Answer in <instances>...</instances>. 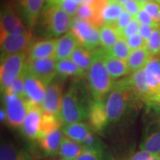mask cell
<instances>
[{"mask_svg":"<svg viewBox=\"0 0 160 160\" xmlns=\"http://www.w3.org/2000/svg\"><path fill=\"white\" fill-rule=\"evenodd\" d=\"M142 8L147 12L153 19L159 25V17L160 14V4L157 1H152L143 4Z\"/></svg>","mask_w":160,"mask_h":160,"instance_id":"38","label":"cell"},{"mask_svg":"<svg viewBox=\"0 0 160 160\" xmlns=\"http://www.w3.org/2000/svg\"><path fill=\"white\" fill-rule=\"evenodd\" d=\"M134 19V17H133L131 14H129L128 12L124 11L122 13L121 16L119 17V19H117V22L115 24L116 28H117L118 32L119 33L120 36H121V33L122 32L124 29L125 28V27L128 24L131 22Z\"/></svg>","mask_w":160,"mask_h":160,"instance_id":"43","label":"cell"},{"mask_svg":"<svg viewBox=\"0 0 160 160\" xmlns=\"http://www.w3.org/2000/svg\"><path fill=\"white\" fill-rule=\"evenodd\" d=\"M142 5L140 4L137 0H128L123 5L125 11L128 12L133 17H136L139 11L142 9Z\"/></svg>","mask_w":160,"mask_h":160,"instance_id":"44","label":"cell"},{"mask_svg":"<svg viewBox=\"0 0 160 160\" xmlns=\"http://www.w3.org/2000/svg\"><path fill=\"white\" fill-rule=\"evenodd\" d=\"M151 157V153L145 151L140 150L139 151L133 153L125 160H149Z\"/></svg>","mask_w":160,"mask_h":160,"instance_id":"46","label":"cell"},{"mask_svg":"<svg viewBox=\"0 0 160 160\" xmlns=\"http://www.w3.org/2000/svg\"><path fill=\"white\" fill-rule=\"evenodd\" d=\"M0 160H33V157L27 150L20 148L9 142L1 143Z\"/></svg>","mask_w":160,"mask_h":160,"instance_id":"23","label":"cell"},{"mask_svg":"<svg viewBox=\"0 0 160 160\" xmlns=\"http://www.w3.org/2000/svg\"><path fill=\"white\" fill-rule=\"evenodd\" d=\"M79 88L77 84H73L63 95L59 115L62 126L88 119L92 100L88 99Z\"/></svg>","mask_w":160,"mask_h":160,"instance_id":"2","label":"cell"},{"mask_svg":"<svg viewBox=\"0 0 160 160\" xmlns=\"http://www.w3.org/2000/svg\"><path fill=\"white\" fill-rule=\"evenodd\" d=\"M70 29L79 45L90 51H93L101 46L99 28L97 26L74 17L72 19Z\"/></svg>","mask_w":160,"mask_h":160,"instance_id":"7","label":"cell"},{"mask_svg":"<svg viewBox=\"0 0 160 160\" xmlns=\"http://www.w3.org/2000/svg\"><path fill=\"white\" fill-rule=\"evenodd\" d=\"M105 51L107 53H108L112 57L125 60V61H127L132 52L128 45L126 39L122 37L119 38L113 47L108 50H105Z\"/></svg>","mask_w":160,"mask_h":160,"instance_id":"33","label":"cell"},{"mask_svg":"<svg viewBox=\"0 0 160 160\" xmlns=\"http://www.w3.org/2000/svg\"><path fill=\"white\" fill-rule=\"evenodd\" d=\"M135 19L137 20L138 22L140 25H151L154 26V27H158L159 26L158 24L153 19L151 16L146 12L145 10L142 8L136 16Z\"/></svg>","mask_w":160,"mask_h":160,"instance_id":"41","label":"cell"},{"mask_svg":"<svg viewBox=\"0 0 160 160\" xmlns=\"http://www.w3.org/2000/svg\"><path fill=\"white\" fill-rule=\"evenodd\" d=\"M47 2L58 5L71 17L77 16L79 5L71 0H48Z\"/></svg>","mask_w":160,"mask_h":160,"instance_id":"37","label":"cell"},{"mask_svg":"<svg viewBox=\"0 0 160 160\" xmlns=\"http://www.w3.org/2000/svg\"><path fill=\"white\" fill-rule=\"evenodd\" d=\"M62 131L65 137L80 144L83 142L90 132L93 131L89 124L83 122L64 125L62 127Z\"/></svg>","mask_w":160,"mask_h":160,"instance_id":"25","label":"cell"},{"mask_svg":"<svg viewBox=\"0 0 160 160\" xmlns=\"http://www.w3.org/2000/svg\"><path fill=\"white\" fill-rule=\"evenodd\" d=\"M99 33L101 46L105 50L113 47L121 37L117 28L113 25H103L99 28Z\"/></svg>","mask_w":160,"mask_h":160,"instance_id":"30","label":"cell"},{"mask_svg":"<svg viewBox=\"0 0 160 160\" xmlns=\"http://www.w3.org/2000/svg\"><path fill=\"white\" fill-rule=\"evenodd\" d=\"M149 160H160V155H152Z\"/></svg>","mask_w":160,"mask_h":160,"instance_id":"48","label":"cell"},{"mask_svg":"<svg viewBox=\"0 0 160 160\" xmlns=\"http://www.w3.org/2000/svg\"><path fill=\"white\" fill-rule=\"evenodd\" d=\"M88 124L92 131L96 133H102L106 128L109 125L108 118L106 112L105 99H92L89 107Z\"/></svg>","mask_w":160,"mask_h":160,"instance_id":"16","label":"cell"},{"mask_svg":"<svg viewBox=\"0 0 160 160\" xmlns=\"http://www.w3.org/2000/svg\"><path fill=\"white\" fill-rule=\"evenodd\" d=\"M137 102L128 89L124 78L114 82L105 99L109 125L122 121Z\"/></svg>","mask_w":160,"mask_h":160,"instance_id":"3","label":"cell"},{"mask_svg":"<svg viewBox=\"0 0 160 160\" xmlns=\"http://www.w3.org/2000/svg\"><path fill=\"white\" fill-rule=\"evenodd\" d=\"M0 120H1V123H7V113H6L5 109L2 107L0 110Z\"/></svg>","mask_w":160,"mask_h":160,"instance_id":"47","label":"cell"},{"mask_svg":"<svg viewBox=\"0 0 160 160\" xmlns=\"http://www.w3.org/2000/svg\"><path fill=\"white\" fill-rule=\"evenodd\" d=\"M70 59L83 71L88 72L93 61V52L84 46L79 45L73 52Z\"/></svg>","mask_w":160,"mask_h":160,"instance_id":"29","label":"cell"},{"mask_svg":"<svg viewBox=\"0 0 160 160\" xmlns=\"http://www.w3.org/2000/svg\"><path fill=\"white\" fill-rule=\"evenodd\" d=\"M144 73L149 90L148 102L157 103L160 96V57H152L144 68Z\"/></svg>","mask_w":160,"mask_h":160,"instance_id":"13","label":"cell"},{"mask_svg":"<svg viewBox=\"0 0 160 160\" xmlns=\"http://www.w3.org/2000/svg\"><path fill=\"white\" fill-rule=\"evenodd\" d=\"M46 89H47V86H45L41 80L31 74L28 71L27 66H25V91L26 102L28 103L42 107V104L45 98Z\"/></svg>","mask_w":160,"mask_h":160,"instance_id":"15","label":"cell"},{"mask_svg":"<svg viewBox=\"0 0 160 160\" xmlns=\"http://www.w3.org/2000/svg\"><path fill=\"white\" fill-rule=\"evenodd\" d=\"M125 11L123 5H120L117 2H108L105 6L102 11V19L103 25H115L117 19Z\"/></svg>","mask_w":160,"mask_h":160,"instance_id":"31","label":"cell"},{"mask_svg":"<svg viewBox=\"0 0 160 160\" xmlns=\"http://www.w3.org/2000/svg\"><path fill=\"white\" fill-rule=\"evenodd\" d=\"M71 1L74 2L78 4L79 5H81V4H82L84 2V0H71Z\"/></svg>","mask_w":160,"mask_h":160,"instance_id":"50","label":"cell"},{"mask_svg":"<svg viewBox=\"0 0 160 160\" xmlns=\"http://www.w3.org/2000/svg\"><path fill=\"white\" fill-rule=\"evenodd\" d=\"M104 62L108 71L113 81L125 77L131 73L127 61L117 59L107 53L105 51L104 56Z\"/></svg>","mask_w":160,"mask_h":160,"instance_id":"22","label":"cell"},{"mask_svg":"<svg viewBox=\"0 0 160 160\" xmlns=\"http://www.w3.org/2000/svg\"></svg>","mask_w":160,"mask_h":160,"instance_id":"57","label":"cell"},{"mask_svg":"<svg viewBox=\"0 0 160 160\" xmlns=\"http://www.w3.org/2000/svg\"><path fill=\"white\" fill-rule=\"evenodd\" d=\"M46 1H48V0H46Z\"/></svg>","mask_w":160,"mask_h":160,"instance_id":"56","label":"cell"},{"mask_svg":"<svg viewBox=\"0 0 160 160\" xmlns=\"http://www.w3.org/2000/svg\"><path fill=\"white\" fill-rule=\"evenodd\" d=\"M157 27L151 25H140L139 30V34L141 36L142 38L145 40L147 42L148 40L150 39L151 36L153 33V31Z\"/></svg>","mask_w":160,"mask_h":160,"instance_id":"45","label":"cell"},{"mask_svg":"<svg viewBox=\"0 0 160 160\" xmlns=\"http://www.w3.org/2000/svg\"><path fill=\"white\" fill-rule=\"evenodd\" d=\"M159 25L160 26V14H159Z\"/></svg>","mask_w":160,"mask_h":160,"instance_id":"54","label":"cell"},{"mask_svg":"<svg viewBox=\"0 0 160 160\" xmlns=\"http://www.w3.org/2000/svg\"><path fill=\"white\" fill-rule=\"evenodd\" d=\"M62 133V128L57 129L37 139L39 148L44 154L51 157L58 155L63 138Z\"/></svg>","mask_w":160,"mask_h":160,"instance_id":"20","label":"cell"},{"mask_svg":"<svg viewBox=\"0 0 160 160\" xmlns=\"http://www.w3.org/2000/svg\"><path fill=\"white\" fill-rule=\"evenodd\" d=\"M146 48L152 57H160V26L154 29L146 42Z\"/></svg>","mask_w":160,"mask_h":160,"instance_id":"35","label":"cell"},{"mask_svg":"<svg viewBox=\"0 0 160 160\" xmlns=\"http://www.w3.org/2000/svg\"><path fill=\"white\" fill-rule=\"evenodd\" d=\"M152 57H153L146 47L132 51L128 59H127V63L131 73L143 69Z\"/></svg>","mask_w":160,"mask_h":160,"instance_id":"27","label":"cell"},{"mask_svg":"<svg viewBox=\"0 0 160 160\" xmlns=\"http://www.w3.org/2000/svg\"><path fill=\"white\" fill-rule=\"evenodd\" d=\"M84 148L82 144L73 141L67 137H63L59 150V160H76L82 153Z\"/></svg>","mask_w":160,"mask_h":160,"instance_id":"24","label":"cell"},{"mask_svg":"<svg viewBox=\"0 0 160 160\" xmlns=\"http://www.w3.org/2000/svg\"><path fill=\"white\" fill-rule=\"evenodd\" d=\"M157 104H159V105H160V96H159V97L158 98V99H157Z\"/></svg>","mask_w":160,"mask_h":160,"instance_id":"53","label":"cell"},{"mask_svg":"<svg viewBox=\"0 0 160 160\" xmlns=\"http://www.w3.org/2000/svg\"><path fill=\"white\" fill-rule=\"evenodd\" d=\"M40 28L45 36L55 37L66 33L71 28L72 18L58 5L48 2L39 16Z\"/></svg>","mask_w":160,"mask_h":160,"instance_id":"5","label":"cell"},{"mask_svg":"<svg viewBox=\"0 0 160 160\" xmlns=\"http://www.w3.org/2000/svg\"><path fill=\"white\" fill-rule=\"evenodd\" d=\"M3 94V108L7 113V124L13 128L22 125L28 112V103L24 98L14 93Z\"/></svg>","mask_w":160,"mask_h":160,"instance_id":"8","label":"cell"},{"mask_svg":"<svg viewBox=\"0 0 160 160\" xmlns=\"http://www.w3.org/2000/svg\"><path fill=\"white\" fill-rule=\"evenodd\" d=\"M32 38L33 35L31 31L23 34L8 35L0 38L1 59L17 53H28Z\"/></svg>","mask_w":160,"mask_h":160,"instance_id":"10","label":"cell"},{"mask_svg":"<svg viewBox=\"0 0 160 160\" xmlns=\"http://www.w3.org/2000/svg\"><path fill=\"white\" fill-rule=\"evenodd\" d=\"M124 79L128 89L136 101L138 102H148L149 90L146 82L144 68L133 72L129 77Z\"/></svg>","mask_w":160,"mask_h":160,"instance_id":"14","label":"cell"},{"mask_svg":"<svg viewBox=\"0 0 160 160\" xmlns=\"http://www.w3.org/2000/svg\"><path fill=\"white\" fill-rule=\"evenodd\" d=\"M156 1H157L158 3H159V4H160V0H156Z\"/></svg>","mask_w":160,"mask_h":160,"instance_id":"55","label":"cell"},{"mask_svg":"<svg viewBox=\"0 0 160 160\" xmlns=\"http://www.w3.org/2000/svg\"><path fill=\"white\" fill-rule=\"evenodd\" d=\"M76 160H111L106 153L104 145L97 148H85Z\"/></svg>","mask_w":160,"mask_h":160,"instance_id":"34","label":"cell"},{"mask_svg":"<svg viewBox=\"0 0 160 160\" xmlns=\"http://www.w3.org/2000/svg\"><path fill=\"white\" fill-rule=\"evenodd\" d=\"M128 0H117V2L118 3H119L120 5H123L124 4H125L126 2H128Z\"/></svg>","mask_w":160,"mask_h":160,"instance_id":"51","label":"cell"},{"mask_svg":"<svg viewBox=\"0 0 160 160\" xmlns=\"http://www.w3.org/2000/svg\"><path fill=\"white\" fill-rule=\"evenodd\" d=\"M42 112L41 106L28 103L27 114L20 128L22 135L27 139L30 140L39 139Z\"/></svg>","mask_w":160,"mask_h":160,"instance_id":"12","label":"cell"},{"mask_svg":"<svg viewBox=\"0 0 160 160\" xmlns=\"http://www.w3.org/2000/svg\"><path fill=\"white\" fill-rule=\"evenodd\" d=\"M57 39H49L32 42L28 51V59L37 60L55 57Z\"/></svg>","mask_w":160,"mask_h":160,"instance_id":"18","label":"cell"},{"mask_svg":"<svg viewBox=\"0 0 160 160\" xmlns=\"http://www.w3.org/2000/svg\"><path fill=\"white\" fill-rule=\"evenodd\" d=\"M62 124L58 116L43 111L39 139L45 137L55 130L62 128Z\"/></svg>","mask_w":160,"mask_h":160,"instance_id":"32","label":"cell"},{"mask_svg":"<svg viewBox=\"0 0 160 160\" xmlns=\"http://www.w3.org/2000/svg\"><path fill=\"white\" fill-rule=\"evenodd\" d=\"M138 2L140 4H142V5H143V4H145L146 2H152V1H156V0H137Z\"/></svg>","mask_w":160,"mask_h":160,"instance_id":"49","label":"cell"},{"mask_svg":"<svg viewBox=\"0 0 160 160\" xmlns=\"http://www.w3.org/2000/svg\"><path fill=\"white\" fill-rule=\"evenodd\" d=\"M57 75L60 76L62 78H67L69 77L81 78L84 77L86 73L71 59L57 61Z\"/></svg>","mask_w":160,"mask_h":160,"instance_id":"28","label":"cell"},{"mask_svg":"<svg viewBox=\"0 0 160 160\" xmlns=\"http://www.w3.org/2000/svg\"><path fill=\"white\" fill-rule=\"evenodd\" d=\"M27 60L26 53H17L1 59L0 85L2 93H5L14 80L22 73Z\"/></svg>","mask_w":160,"mask_h":160,"instance_id":"6","label":"cell"},{"mask_svg":"<svg viewBox=\"0 0 160 160\" xmlns=\"http://www.w3.org/2000/svg\"><path fill=\"white\" fill-rule=\"evenodd\" d=\"M131 51L139 50L146 47V42L139 33L125 39Z\"/></svg>","mask_w":160,"mask_h":160,"instance_id":"39","label":"cell"},{"mask_svg":"<svg viewBox=\"0 0 160 160\" xmlns=\"http://www.w3.org/2000/svg\"><path fill=\"white\" fill-rule=\"evenodd\" d=\"M92 52L93 61L87 74L90 95L93 100H104L113 88L114 82L104 62L105 50L98 48Z\"/></svg>","mask_w":160,"mask_h":160,"instance_id":"1","label":"cell"},{"mask_svg":"<svg viewBox=\"0 0 160 160\" xmlns=\"http://www.w3.org/2000/svg\"><path fill=\"white\" fill-rule=\"evenodd\" d=\"M62 98V82L54 79L47 87L45 98L42 104V109L44 112H47L59 117Z\"/></svg>","mask_w":160,"mask_h":160,"instance_id":"17","label":"cell"},{"mask_svg":"<svg viewBox=\"0 0 160 160\" xmlns=\"http://www.w3.org/2000/svg\"><path fill=\"white\" fill-rule=\"evenodd\" d=\"M140 27V24L138 22L137 19H133L130 22L128 25L125 27V28L123 30L121 33V37H122L125 39H127L132 36L138 34L139 33V30Z\"/></svg>","mask_w":160,"mask_h":160,"instance_id":"40","label":"cell"},{"mask_svg":"<svg viewBox=\"0 0 160 160\" xmlns=\"http://www.w3.org/2000/svg\"><path fill=\"white\" fill-rule=\"evenodd\" d=\"M0 38L8 35L23 34L30 31L11 6L6 5L1 12Z\"/></svg>","mask_w":160,"mask_h":160,"instance_id":"11","label":"cell"},{"mask_svg":"<svg viewBox=\"0 0 160 160\" xmlns=\"http://www.w3.org/2000/svg\"><path fill=\"white\" fill-rule=\"evenodd\" d=\"M26 66V65H25ZM25 68L22 73L14 80L11 87L5 93H14L19 97L24 98L25 99Z\"/></svg>","mask_w":160,"mask_h":160,"instance_id":"36","label":"cell"},{"mask_svg":"<svg viewBox=\"0 0 160 160\" xmlns=\"http://www.w3.org/2000/svg\"><path fill=\"white\" fill-rule=\"evenodd\" d=\"M145 105L140 150L152 155H160V105L154 102Z\"/></svg>","mask_w":160,"mask_h":160,"instance_id":"4","label":"cell"},{"mask_svg":"<svg viewBox=\"0 0 160 160\" xmlns=\"http://www.w3.org/2000/svg\"><path fill=\"white\" fill-rule=\"evenodd\" d=\"M79 45L77 38L71 31L67 32L65 35L57 39L55 58L57 61L70 59L72 53Z\"/></svg>","mask_w":160,"mask_h":160,"instance_id":"21","label":"cell"},{"mask_svg":"<svg viewBox=\"0 0 160 160\" xmlns=\"http://www.w3.org/2000/svg\"><path fill=\"white\" fill-rule=\"evenodd\" d=\"M84 149L85 148H97L99 146L103 145V143L100 141L99 138L97 137L96 133L93 131L90 132L89 134L87 136L85 139L82 143Z\"/></svg>","mask_w":160,"mask_h":160,"instance_id":"42","label":"cell"},{"mask_svg":"<svg viewBox=\"0 0 160 160\" xmlns=\"http://www.w3.org/2000/svg\"><path fill=\"white\" fill-rule=\"evenodd\" d=\"M108 2H117V0H107Z\"/></svg>","mask_w":160,"mask_h":160,"instance_id":"52","label":"cell"},{"mask_svg":"<svg viewBox=\"0 0 160 160\" xmlns=\"http://www.w3.org/2000/svg\"><path fill=\"white\" fill-rule=\"evenodd\" d=\"M21 13L30 29L34 28L43 9L45 0H17Z\"/></svg>","mask_w":160,"mask_h":160,"instance_id":"19","label":"cell"},{"mask_svg":"<svg viewBox=\"0 0 160 160\" xmlns=\"http://www.w3.org/2000/svg\"><path fill=\"white\" fill-rule=\"evenodd\" d=\"M76 17L91 23L92 25L97 26L99 28L103 25L102 11L91 4L83 2L79 5Z\"/></svg>","mask_w":160,"mask_h":160,"instance_id":"26","label":"cell"},{"mask_svg":"<svg viewBox=\"0 0 160 160\" xmlns=\"http://www.w3.org/2000/svg\"><path fill=\"white\" fill-rule=\"evenodd\" d=\"M57 62L55 57L37 60L28 59L26 66L31 74L41 80L48 87L57 75Z\"/></svg>","mask_w":160,"mask_h":160,"instance_id":"9","label":"cell"}]
</instances>
